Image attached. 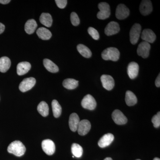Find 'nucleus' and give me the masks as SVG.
Returning a JSON list of instances; mask_svg holds the SVG:
<instances>
[{"mask_svg": "<svg viewBox=\"0 0 160 160\" xmlns=\"http://www.w3.org/2000/svg\"><path fill=\"white\" fill-rule=\"evenodd\" d=\"M8 152L18 157H21L25 154L26 148L22 142L15 141L12 142L8 146Z\"/></svg>", "mask_w": 160, "mask_h": 160, "instance_id": "nucleus-1", "label": "nucleus"}, {"mask_svg": "<svg viewBox=\"0 0 160 160\" xmlns=\"http://www.w3.org/2000/svg\"><path fill=\"white\" fill-rule=\"evenodd\" d=\"M120 52L114 47H109L102 52V57L105 60H111L113 62L118 61L120 58Z\"/></svg>", "mask_w": 160, "mask_h": 160, "instance_id": "nucleus-2", "label": "nucleus"}, {"mask_svg": "<svg viewBox=\"0 0 160 160\" xmlns=\"http://www.w3.org/2000/svg\"><path fill=\"white\" fill-rule=\"evenodd\" d=\"M100 11L97 13L98 18L100 20H105L108 18L110 16V6L107 3L101 2L98 5Z\"/></svg>", "mask_w": 160, "mask_h": 160, "instance_id": "nucleus-3", "label": "nucleus"}, {"mask_svg": "<svg viewBox=\"0 0 160 160\" xmlns=\"http://www.w3.org/2000/svg\"><path fill=\"white\" fill-rule=\"evenodd\" d=\"M141 29L142 27L141 25L138 23L133 25L130 29L129 37L130 42L132 45H135L137 43L141 34Z\"/></svg>", "mask_w": 160, "mask_h": 160, "instance_id": "nucleus-4", "label": "nucleus"}, {"mask_svg": "<svg viewBox=\"0 0 160 160\" xmlns=\"http://www.w3.org/2000/svg\"><path fill=\"white\" fill-rule=\"evenodd\" d=\"M83 108L89 110H93L97 106V102L94 98L90 94L86 95L82 101Z\"/></svg>", "mask_w": 160, "mask_h": 160, "instance_id": "nucleus-5", "label": "nucleus"}, {"mask_svg": "<svg viewBox=\"0 0 160 160\" xmlns=\"http://www.w3.org/2000/svg\"><path fill=\"white\" fill-rule=\"evenodd\" d=\"M36 81L33 78H26L20 83L19 88L22 92H26L31 89L35 85Z\"/></svg>", "mask_w": 160, "mask_h": 160, "instance_id": "nucleus-6", "label": "nucleus"}, {"mask_svg": "<svg viewBox=\"0 0 160 160\" xmlns=\"http://www.w3.org/2000/svg\"><path fill=\"white\" fill-rule=\"evenodd\" d=\"M150 45L149 43L146 42H142L140 43L138 46L137 53L143 58H146L149 57L150 51Z\"/></svg>", "mask_w": 160, "mask_h": 160, "instance_id": "nucleus-7", "label": "nucleus"}, {"mask_svg": "<svg viewBox=\"0 0 160 160\" xmlns=\"http://www.w3.org/2000/svg\"><path fill=\"white\" fill-rule=\"evenodd\" d=\"M130 13L128 7L124 4H119L117 7L115 15L118 19L123 20L128 17Z\"/></svg>", "mask_w": 160, "mask_h": 160, "instance_id": "nucleus-8", "label": "nucleus"}, {"mask_svg": "<svg viewBox=\"0 0 160 160\" xmlns=\"http://www.w3.org/2000/svg\"><path fill=\"white\" fill-rule=\"evenodd\" d=\"M42 148L44 152L48 155H52L55 151V145L51 140H45L42 144Z\"/></svg>", "mask_w": 160, "mask_h": 160, "instance_id": "nucleus-9", "label": "nucleus"}, {"mask_svg": "<svg viewBox=\"0 0 160 160\" xmlns=\"http://www.w3.org/2000/svg\"><path fill=\"white\" fill-rule=\"evenodd\" d=\"M91 127V123L89 121L86 119L82 120L80 121L78 126V133L81 136L85 135L90 131Z\"/></svg>", "mask_w": 160, "mask_h": 160, "instance_id": "nucleus-10", "label": "nucleus"}, {"mask_svg": "<svg viewBox=\"0 0 160 160\" xmlns=\"http://www.w3.org/2000/svg\"><path fill=\"white\" fill-rule=\"evenodd\" d=\"M112 117L114 122L118 125H124L127 123V118L124 115L123 112L118 109H116L113 112Z\"/></svg>", "mask_w": 160, "mask_h": 160, "instance_id": "nucleus-11", "label": "nucleus"}, {"mask_svg": "<svg viewBox=\"0 0 160 160\" xmlns=\"http://www.w3.org/2000/svg\"><path fill=\"white\" fill-rule=\"evenodd\" d=\"M101 82L103 87L107 90H111L113 89L115 85L114 80L111 76L103 75L101 77Z\"/></svg>", "mask_w": 160, "mask_h": 160, "instance_id": "nucleus-12", "label": "nucleus"}, {"mask_svg": "<svg viewBox=\"0 0 160 160\" xmlns=\"http://www.w3.org/2000/svg\"><path fill=\"white\" fill-rule=\"evenodd\" d=\"M139 10L141 14L147 16L150 14L152 10V4L149 0H143L140 5Z\"/></svg>", "mask_w": 160, "mask_h": 160, "instance_id": "nucleus-13", "label": "nucleus"}, {"mask_svg": "<svg viewBox=\"0 0 160 160\" xmlns=\"http://www.w3.org/2000/svg\"><path fill=\"white\" fill-rule=\"evenodd\" d=\"M118 23L115 22H110L105 29V34L107 36H111L117 34L120 31Z\"/></svg>", "mask_w": 160, "mask_h": 160, "instance_id": "nucleus-14", "label": "nucleus"}, {"mask_svg": "<svg viewBox=\"0 0 160 160\" xmlns=\"http://www.w3.org/2000/svg\"><path fill=\"white\" fill-rule=\"evenodd\" d=\"M139 69V67L137 63L131 62L129 63L127 68V73L130 79H133L138 76Z\"/></svg>", "mask_w": 160, "mask_h": 160, "instance_id": "nucleus-15", "label": "nucleus"}, {"mask_svg": "<svg viewBox=\"0 0 160 160\" xmlns=\"http://www.w3.org/2000/svg\"><path fill=\"white\" fill-rule=\"evenodd\" d=\"M114 137L111 133H107L101 138L98 145L101 148H105L109 146L114 140Z\"/></svg>", "mask_w": 160, "mask_h": 160, "instance_id": "nucleus-16", "label": "nucleus"}, {"mask_svg": "<svg viewBox=\"0 0 160 160\" xmlns=\"http://www.w3.org/2000/svg\"><path fill=\"white\" fill-rule=\"evenodd\" d=\"M141 38L144 42L152 43L155 41L156 36L151 29H145L142 32Z\"/></svg>", "mask_w": 160, "mask_h": 160, "instance_id": "nucleus-17", "label": "nucleus"}, {"mask_svg": "<svg viewBox=\"0 0 160 160\" xmlns=\"http://www.w3.org/2000/svg\"><path fill=\"white\" fill-rule=\"evenodd\" d=\"M80 122L79 117L76 113L70 115L69 118V126L72 131L75 132L77 130L78 126Z\"/></svg>", "mask_w": 160, "mask_h": 160, "instance_id": "nucleus-18", "label": "nucleus"}, {"mask_svg": "<svg viewBox=\"0 0 160 160\" xmlns=\"http://www.w3.org/2000/svg\"><path fill=\"white\" fill-rule=\"evenodd\" d=\"M31 64L28 62H21L18 64L17 71L18 75L21 76L26 74L31 69Z\"/></svg>", "mask_w": 160, "mask_h": 160, "instance_id": "nucleus-19", "label": "nucleus"}, {"mask_svg": "<svg viewBox=\"0 0 160 160\" xmlns=\"http://www.w3.org/2000/svg\"><path fill=\"white\" fill-rule=\"evenodd\" d=\"M37 26V23L34 19L29 20L25 24V31L28 34H32L35 31Z\"/></svg>", "mask_w": 160, "mask_h": 160, "instance_id": "nucleus-20", "label": "nucleus"}, {"mask_svg": "<svg viewBox=\"0 0 160 160\" xmlns=\"http://www.w3.org/2000/svg\"><path fill=\"white\" fill-rule=\"evenodd\" d=\"M37 34L38 37L43 40H49L52 37L51 32L44 27H41L37 30Z\"/></svg>", "mask_w": 160, "mask_h": 160, "instance_id": "nucleus-21", "label": "nucleus"}, {"mask_svg": "<svg viewBox=\"0 0 160 160\" xmlns=\"http://www.w3.org/2000/svg\"><path fill=\"white\" fill-rule=\"evenodd\" d=\"M43 64L46 69L50 72L55 73L59 71L58 66L52 61L48 59H45L43 60Z\"/></svg>", "mask_w": 160, "mask_h": 160, "instance_id": "nucleus-22", "label": "nucleus"}, {"mask_svg": "<svg viewBox=\"0 0 160 160\" xmlns=\"http://www.w3.org/2000/svg\"><path fill=\"white\" fill-rule=\"evenodd\" d=\"M11 66V61L7 57L0 58V72H5L8 71Z\"/></svg>", "mask_w": 160, "mask_h": 160, "instance_id": "nucleus-23", "label": "nucleus"}, {"mask_svg": "<svg viewBox=\"0 0 160 160\" xmlns=\"http://www.w3.org/2000/svg\"><path fill=\"white\" fill-rule=\"evenodd\" d=\"M126 104L128 106H133L137 103L138 99L135 95L131 91H126L125 98Z\"/></svg>", "mask_w": 160, "mask_h": 160, "instance_id": "nucleus-24", "label": "nucleus"}, {"mask_svg": "<svg viewBox=\"0 0 160 160\" xmlns=\"http://www.w3.org/2000/svg\"><path fill=\"white\" fill-rule=\"evenodd\" d=\"M40 22L47 27H51L52 19L51 15L48 13H42L40 18Z\"/></svg>", "mask_w": 160, "mask_h": 160, "instance_id": "nucleus-25", "label": "nucleus"}, {"mask_svg": "<svg viewBox=\"0 0 160 160\" xmlns=\"http://www.w3.org/2000/svg\"><path fill=\"white\" fill-rule=\"evenodd\" d=\"M78 81L73 79L68 78L63 81V86L66 89H76L78 86Z\"/></svg>", "mask_w": 160, "mask_h": 160, "instance_id": "nucleus-26", "label": "nucleus"}, {"mask_svg": "<svg viewBox=\"0 0 160 160\" xmlns=\"http://www.w3.org/2000/svg\"><path fill=\"white\" fill-rule=\"evenodd\" d=\"M77 49L80 54L84 57L89 58L92 56L91 50L83 44H79L77 46Z\"/></svg>", "mask_w": 160, "mask_h": 160, "instance_id": "nucleus-27", "label": "nucleus"}, {"mask_svg": "<svg viewBox=\"0 0 160 160\" xmlns=\"http://www.w3.org/2000/svg\"><path fill=\"white\" fill-rule=\"evenodd\" d=\"M38 111L43 117H46L49 114V108L48 104L45 102H41L38 105Z\"/></svg>", "mask_w": 160, "mask_h": 160, "instance_id": "nucleus-28", "label": "nucleus"}, {"mask_svg": "<svg viewBox=\"0 0 160 160\" xmlns=\"http://www.w3.org/2000/svg\"><path fill=\"white\" fill-rule=\"evenodd\" d=\"M52 112L55 118L59 117L62 113V108L57 100H53L52 102Z\"/></svg>", "mask_w": 160, "mask_h": 160, "instance_id": "nucleus-29", "label": "nucleus"}, {"mask_svg": "<svg viewBox=\"0 0 160 160\" xmlns=\"http://www.w3.org/2000/svg\"><path fill=\"white\" fill-rule=\"evenodd\" d=\"M72 152L74 157L80 158L83 154V149L82 146L77 143H73L72 145Z\"/></svg>", "mask_w": 160, "mask_h": 160, "instance_id": "nucleus-30", "label": "nucleus"}, {"mask_svg": "<svg viewBox=\"0 0 160 160\" xmlns=\"http://www.w3.org/2000/svg\"><path fill=\"white\" fill-rule=\"evenodd\" d=\"M88 33L92 37L93 39L98 40L99 39V34L97 30L92 27H89L88 29Z\"/></svg>", "mask_w": 160, "mask_h": 160, "instance_id": "nucleus-31", "label": "nucleus"}, {"mask_svg": "<svg viewBox=\"0 0 160 160\" xmlns=\"http://www.w3.org/2000/svg\"><path fill=\"white\" fill-rule=\"evenodd\" d=\"M70 20L73 26H78L80 24V19L78 14L76 12H72L70 16Z\"/></svg>", "mask_w": 160, "mask_h": 160, "instance_id": "nucleus-32", "label": "nucleus"}, {"mask_svg": "<svg viewBox=\"0 0 160 160\" xmlns=\"http://www.w3.org/2000/svg\"><path fill=\"white\" fill-rule=\"evenodd\" d=\"M152 122L155 128H158L160 126V112H158L157 114L154 115L152 119Z\"/></svg>", "mask_w": 160, "mask_h": 160, "instance_id": "nucleus-33", "label": "nucleus"}, {"mask_svg": "<svg viewBox=\"0 0 160 160\" xmlns=\"http://www.w3.org/2000/svg\"><path fill=\"white\" fill-rule=\"evenodd\" d=\"M55 2L58 7L62 9L65 8L67 4V0H56Z\"/></svg>", "mask_w": 160, "mask_h": 160, "instance_id": "nucleus-34", "label": "nucleus"}, {"mask_svg": "<svg viewBox=\"0 0 160 160\" xmlns=\"http://www.w3.org/2000/svg\"><path fill=\"white\" fill-rule=\"evenodd\" d=\"M159 74L155 81V85L157 87H160V75Z\"/></svg>", "mask_w": 160, "mask_h": 160, "instance_id": "nucleus-35", "label": "nucleus"}, {"mask_svg": "<svg viewBox=\"0 0 160 160\" xmlns=\"http://www.w3.org/2000/svg\"><path fill=\"white\" fill-rule=\"evenodd\" d=\"M5 29V26L2 23H0V34L2 33Z\"/></svg>", "mask_w": 160, "mask_h": 160, "instance_id": "nucleus-36", "label": "nucleus"}, {"mask_svg": "<svg viewBox=\"0 0 160 160\" xmlns=\"http://www.w3.org/2000/svg\"><path fill=\"white\" fill-rule=\"evenodd\" d=\"M11 1L10 0H0V3L2 4H7L10 2Z\"/></svg>", "mask_w": 160, "mask_h": 160, "instance_id": "nucleus-37", "label": "nucleus"}, {"mask_svg": "<svg viewBox=\"0 0 160 160\" xmlns=\"http://www.w3.org/2000/svg\"><path fill=\"white\" fill-rule=\"evenodd\" d=\"M104 160H112L111 158H106Z\"/></svg>", "mask_w": 160, "mask_h": 160, "instance_id": "nucleus-38", "label": "nucleus"}, {"mask_svg": "<svg viewBox=\"0 0 160 160\" xmlns=\"http://www.w3.org/2000/svg\"><path fill=\"white\" fill-rule=\"evenodd\" d=\"M153 160H160V158H154V159Z\"/></svg>", "mask_w": 160, "mask_h": 160, "instance_id": "nucleus-39", "label": "nucleus"}, {"mask_svg": "<svg viewBox=\"0 0 160 160\" xmlns=\"http://www.w3.org/2000/svg\"><path fill=\"white\" fill-rule=\"evenodd\" d=\"M140 160V159H137V160Z\"/></svg>", "mask_w": 160, "mask_h": 160, "instance_id": "nucleus-40", "label": "nucleus"}]
</instances>
